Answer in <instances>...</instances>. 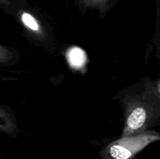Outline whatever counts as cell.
Here are the masks:
<instances>
[{
    "label": "cell",
    "mask_w": 160,
    "mask_h": 159,
    "mask_svg": "<svg viewBox=\"0 0 160 159\" xmlns=\"http://www.w3.org/2000/svg\"><path fill=\"white\" fill-rule=\"evenodd\" d=\"M67 59L70 65L74 69H81L87 62V56L84 50L78 47L71 48L67 52Z\"/></svg>",
    "instance_id": "3"
},
{
    "label": "cell",
    "mask_w": 160,
    "mask_h": 159,
    "mask_svg": "<svg viewBox=\"0 0 160 159\" xmlns=\"http://www.w3.org/2000/svg\"><path fill=\"white\" fill-rule=\"evenodd\" d=\"M2 5H8L9 3V0H0Z\"/></svg>",
    "instance_id": "7"
},
{
    "label": "cell",
    "mask_w": 160,
    "mask_h": 159,
    "mask_svg": "<svg viewBox=\"0 0 160 159\" xmlns=\"http://www.w3.org/2000/svg\"><path fill=\"white\" fill-rule=\"evenodd\" d=\"M81 2L88 7L98 8L100 10L105 11L108 8L109 0H81Z\"/></svg>",
    "instance_id": "5"
},
{
    "label": "cell",
    "mask_w": 160,
    "mask_h": 159,
    "mask_svg": "<svg viewBox=\"0 0 160 159\" xmlns=\"http://www.w3.org/2000/svg\"><path fill=\"white\" fill-rule=\"evenodd\" d=\"M159 140V134L154 132L123 137L108 145L102 151V157L105 159H134L145 147Z\"/></svg>",
    "instance_id": "1"
},
{
    "label": "cell",
    "mask_w": 160,
    "mask_h": 159,
    "mask_svg": "<svg viewBox=\"0 0 160 159\" xmlns=\"http://www.w3.org/2000/svg\"><path fill=\"white\" fill-rule=\"evenodd\" d=\"M2 110L3 111V112L1 111V124H4L5 123H6V124L3 125V126H1V129L2 130H5V131H12L13 129L12 127V120H9V115L2 108Z\"/></svg>",
    "instance_id": "6"
},
{
    "label": "cell",
    "mask_w": 160,
    "mask_h": 159,
    "mask_svg": "<svg viewBox=\"0 0 160 159\" xmlns=\"http://www.w3.org/2000/svg\"><path fill=\"white\" fill-rule=\"evenodd\" d=\"M21 21L24 24V26L31 31L36 33H39L41 31V27L38 22L31 14L26 12H23L21 15Z\"/></svg>",
    "instance_id": "4"
},
{
    "label": "cell",
    "mask_w": 160,
    "mask_h": 159,
    "mask_svg": "<svg viewBox=\"0 0 160 159\" xmlns=\"http://www.w3.org/2000/svg\"><path fill=\"white\" fill-rule=\"evenodd\" d=\"M152 117V112L147 104L138 101L133 104L127 114L126 126L123 137L135 135L146 127Z\"/></svg>",
    "instance_id": "2"
}]
</instances>
